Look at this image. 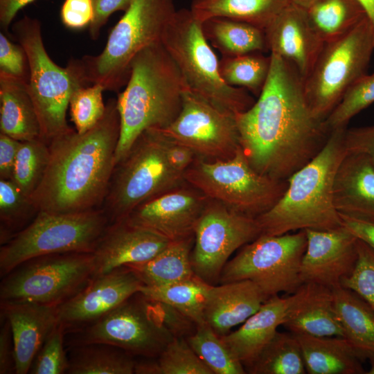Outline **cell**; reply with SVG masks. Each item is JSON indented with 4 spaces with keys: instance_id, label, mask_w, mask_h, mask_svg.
I'll return each instance as SVG.
<instances>
[{
    "instance_id": "obj_1",
    "label": "cell",
    "mask_w": 374,
    "mask_h": 374,
    "mask_svg": "<svg viewBox=\"0 0 374 374\" xmlns=\"http://www.w3.org/2000/svg\"><path fill=\"white\" fill-rule=\"evenodd\" d=\"M266 84L247 110L235 114L240 144L253 168L287 180L313 159L330 132L312 113L303 79L280 56L270 53Z\"/></svg>"
},
{
    "instance_id": "obj_2",
    "label": "cell",
    "mask_w": 374,
    "mask_h": 374,
    "mask_svg": "<svg viewBox=\"0 0 374 374\" xmlns=\"http://www.w3.org/2000/svg\"><path fill=\"white\" fill-rule=\"evenodd\" d=\"M121 123L116 99L106 104L102 119L91 130H75L53 139L49 161L30 197L38 211L73 213L100 208L115 167Z\"/></svg>"
},
{
    "instance_id": "obj_3",
    "label": "cell",
    "mask_w": 374,
    "mask_h": 374,
    "mask_svg": "<svg viewBox=\"0 0 374 374\" xmlns=\"http://www.w3.org/2000/svg\"><path fill=\"white\" fill-rule=\"evenodd\" d=\"M186 88L161 42L145 48L133 58L126 87L116 98L121 132L115 165L144 131L165 128L175 121Z\"/></svg>"
},
{
    "instance_id": "obj_4",
    "label": "cell",
    "mask_w": 374,
    "mask_h": 374,
    "mask_svg": "<svg viewBox=\"0 0 374 374\" xmlns=\"http://www.w3.org/2000/svg\"><path fill=\"white\" fill-rule=\"evenodd\" d=\"M346 128L332 130L319 153L287 179V188L277 203L256 218L260 235L342 226L334 204L333 188L336 172L346 153Z\"/></svg>"
},
{
    "instance_id": "obj_5",
    "label": "cell",
    "mask_w": 374,
    "mask_h": 374,
    "mask_svg": "<svg viewBox=\"0 0 374 374\" xmlns=\"http://www.w3.org/2000/svg\"><path fill=\"white\" fill-rule=\"evenodd\" d=\"M177 10L173 0H132L111 30L102 52L74 59L83 84L118 91L128 80L133 58L161 42Z\"/></svg>"
},
{
    "instance_id": "obj_6",
    "label": "cell",
    "mask_w": 374,
    "mask_h": 374,
    "mask_svg": "<svg viewBox=\"0 0 374 374\" xmlns=\"http://www.w3.org/2000/svg\"><path fill=\"white\" fill-rule=\"evenodd\" d=\"M186 183L169 162L166 139L157 129L144 131L114 168L101 209L109 223L125 219L138 206Z\"/></svg>"
},
{
    "instance_id": "obj_7",
    "label": "cell",
    "mask_w": 374,
    "mask_h": 374,
    "mask_svg": "<svg viewBox=\"0 0 374 374\" xmlns=\"http://www.w3.org/2000/svg\"><path fill=\"white\" fill-rule=\"evenodd\" d=\"M202 22L190 9L177 10L161 43L177 64L187 88L217 107L234 114L255 103L243 88L227 84L220 73V60L202 31Z\"/></svg>"
},
{
    "instance_id": "obj_8",
    "label": "cell",
    "mask_w": 374,
    "mask_h": 374,
    "mask_svg": "<svg viewBox=\"0 0 374 374\" xmlns=\"http://www.w3.org/2000/svg\"><path fill=\"white\" fill-rule=\"evenodd\" d=\"M12 30L28 57V89L39 118L41 138L48 144L73 129L66 121L70 98L76 87L85 85L71 59L63 68L51 58L37 19L24 15L12 24Z\"/></svg>"
},
{
    "instance_id": "obj_9",
    "label": "cell",
    "mask_w": 374,
    "mask_h": 374,
    "mask_svg": "<svg viewBox=\"0 0 374 374\" xmlns=\"http://www.w3.org/2000/svg\"><path fill=\"white\" fill-rule=\"evenodd\" d=\"M109 224L101 208L73 213L38 211L26 227L1 246V276L35 257L66 252L93 253Z\"/></svg>"
},
{
    "instance_id": "obj_10",
    "label": "cell",
    "mask_w": 374,
    "mask_h": 374,
    "mask_svg": "<svg viewBox=\"0 0 374 374\" xmlns=\"http://www.w3.org/2000/svg\"><path fill=\"white\" fill-rule=\"evenodd\" d=\"M184 179L208 198L253 218L271 208L288 185L287 180L275 179L255 170L241 147L226 160L197 157L185 171Z\"/></svg>"
},
{
    "instance_id": "obj_11",
    "label": "cell",
    "mask_w": 374,
    "mask_h": 374,
    "mask_svg": "<svg viewBox=\"0 0 374 374\" xmlns=\"http://www.w3.org/2000/svg\"><path fill=\"white\" fill-rule=\"evenodd\" d=\"M374 50V33L365 17L344 35L324 43L312 70L303 80L313 114L325 121L348 89L367 73Z\"/></svg>"
},
{
    "instance_id": "obj_12",
    "label": "cell",
    "mask_w": 374,
    "mask_h": 374,
    "mask_svg": "<svg viewBox=\"0 0 374 374\" xmlns=\"http://www.w3.org/2000/svg\"><path fill=\"white\" fill-rule=\"evenodd\" d=\"M95 277L93 253H52L29 259L3 276L0 300L59 305Z\"/></svg>"
},
{
    "instance_id": "obj_13",
    "label": "cell",
    "mask_w": 374,
    "mask_h": 374,
    "mask_svg": "<svg viewBox=\"0 0 374 374\" xmlns=\"http://www.w3.org/2000/svg\"><path fill=\"white\" fill-rule=\"evenodd\" d=\"M307 244L305 230L260 235L224 265L219 283L249 280L269 299L292 294L303 283L301 265Z\"/></svg>"
},
{
    "instance_id": "obj_14",
    "label": "cell",
    "mask_w": 374,
    "mask_h": 374,
    "mask_svg": "<svg viewBox=\"0 0 374 374\" xmlns=\"http://www.w3.org/2000/svg\"><path fill=\"white\" fill-rule=\"evenodd\" d=\"M70 332L74 334L73 346L103 344L146 357H157L174 339L140 292L96 321Z\"/></svg>"
},
{
    "instance_id": "obj_15",
    "label": "cell",
    "mask_w": 374,
    "mask_h": 374,
    "mask_svg": "<svg viewBox=\"0 0 374 374\" xmlns=\"http://www.w3.org/2000/svg\"><path fill=\"white\" fill-rule=\"evenodd\" d=\"M259 235L256 218L209 199L194 230L191 262L195 274L210 285H217L232 253Z\"/></svg>"
},
{
    "instance_id": "obj_16",
    "label": "cell",
    "mask_w": 374,
    "mask_h": 374,
    "mask_svg": "<svg viewBox=\"0 0 374 374\" xmlns=\"http://www.w3.org/2000/svg\"><path fill=\"white\" fill-rule=\"evenodd\" d=\"M170 141L191 149L208 161L233 157L239 148L235 114L222 109L186 88L181 109L168 126L157 129Z\"/></svg>"
},
{
    "instance_id": "obj_17",
    "label": "cell",
    "mask_w": 374,
    "mask_h": 374,
    "mask_svg": "<svg viewBox=\"0 0 374 374\" xmlns=\"http://www.w3.org/2000/svg\"><path fill=\"white\" fill-rule=\"evenodd\" d=\"M143 285L126 266L96 276L78 293L57 305L58 323L65 332L86 326L139 292Z\"/></svg>"
},
{
    "instance_id": "obj_18",
    "label": "cell",
    "mask_w": 374,
    "mask_h": 374,
    "mask_svg": "<svg viewBox=\"0 0 374 374\" xmlns=\"http://www.w3.org/2000/svg\"><path fill=\"white\" fill-rule=\"evenodd\" d=\"M208 199L186 182L138 206L125 220L171 241L188 238L194 236L195 225Z\"/></svg>"
},
{
    "instance_id": "obj_19",
    "label": "cell",
    "mask_w": 374,
    "mask_h": 374,
    "mask_svg": "<svg viewBox=\"0 0 374 374\" xmlns=\"http://www.w3.org/2000/svg\"><path fill=\"white\" fill-rule=\"evenodd\" d=\"M307 244L301 265L303 283L331 289L349 276L357 260V238L344 226L331 230L305 229Z\"/></svg>"
},
{
    "instance_id": "obj_20",
    "label": "cell",
    "mask_w": 374,
    "mask_h": 374,
    "mask_svg": "<svg viewBox=\"0 0 374 374\" xmlns=\"http://www.w3.org/2000/svg\"><path fill=\"white\" fill-rule=\"evenodd\" d=\"M171 242L163 235L127 220L109 224L93 251L95 276L145 262Z\"/></svg>"
},
{
    "instance_id": "obj_21",
    "label": "cell",
    "mask_w": 374,
    "mask_h": 374,
    "mask_svg": "<svg viewBox=\"0 0 374 374\" xmlns=\"http://www.w3.org/2000/svg\"><path fill=\"white\" fill-rule=\"evenodd\" d=\"M264 31L267 51L289 62L304 80L324 44L305 9L290 2Z\"/></svg>"
},
{
    "instance_id": "obj_22",
    "label": "cell",
    "mask_w": 374,
    "mask_h": 374,
    "mask_svg": "<svg viewBox=\"0 0 374 374\" xmlns=\"http://www.w3.org/2000/svg\"><path fill=\"white\" fill-rule=\"evenodd\" d=\"M1 315L10 325L15 373H28L37 353L58 324L57 306L26 301H1Z\"/></svg>"
},
{
    "instance_id": "obj_23",
    "label": "cell",
    "mask_w": 374,
    "mask_h": 374,
    "mask_svg": "<svg viewBox=\"0 0 374 374\" xmlns=\"http://www.w3.org/2000/svg\"><path fill=\"white\" fill-rule=\"evenodd\" d=\"M287 299L282 326L289 332L318 337L344 336L331 288L303 283Z\"/></svg>"
},
{
    "instance_id": "obj_24",
    "label": "cell",
    "mask_w": 374,
    "mask_h": 374,
    "mask_svg": "<svg viewBox=\"0 0 374 374\" xmlns=\"http://www.w3.org/2000/svg\"><path fill=\"white\" fill-rule=\"evenodd\" d=\"M333 197L339 215L374 223V165L366 154L346 151L335 174Z\"/></svg>"
},
{
    "instance_id": "obj_25",
    "label": "cell",
    "mask_w": 374,
    "mask_h": 374,
    "mask_svg": "<svg viewBox=\"0 0 374 374\" xmlns=\"http://www.w3.org/2000/svg\"><path fill=\"white\" fill-rule=\"evenodd\" d=\"M267 299L249 280L212 285L205 307V321L219 336L225 335L253 314Z\"/></svg>"
},
{
    "instance_id": "obj_26",
    "label": "cell",
    "mask_w": 374,
    "mask_h": 374,
    "mask_svg": "<svg viewBox=\"0 0 374 374\" xmlns=\"http://www.w3.org/2000/svg\"><path fill=\"white\" fill-rule=\"evenodd\" d=\"M288 299L279 295L267 299L261 307L233 332L221 336L245 369L250 366L282 326Z\"/></svg>"
},
{
    "instance_id": "obj_27",
    "label": "cell",
    "mask_w": 374,
    "mask_h": 374,
    "mask_svg": "<svg viewBox=\"0 0 374 374\" xmlns=\"http://www.w3.org/2000/svg\"><path fill=\"white\" fill-rule=\"evenodd\" d=\"M0 133L20 141L41 138L28 82L0 73Z\"/></svg>"
},
{
    "instance_id": "obj_28",
    "label": "cell",
    "mask_w": 374,
    "mask_h": 374,
    "mask_svg": "<svg viewBox=\"0 0 374 374\" xmlns=\"http://www.w3.org/2000/svg\"><path fill=\"white\" fill-rule=\"evenodd\" d=\"M295 336L301 346L307 373H366L364 362L344 337L305 334Z\"/></svg>"
},
{
    "instance_id": "obj_29",
    "label": "cell",
    "mask_w": 374,
    "mask_h": 374,
    "mask_svg": "<svg viewBox=\"0 0 374 374\" xmlns=\"http://www.w3.org/2000/svg\"><path fill=\"white\" fill-rule=\"evenodd\" d=\"M332 290L344 337L364 362L374 363V310L349 289L339 285Z\"/></svg>"
},
{
    "instance_id": "obj_30",
    "label": "cell",
    "mask_w": 374,
    "mask_h": 374,
    "mask_svg": "<svg viewBox=\"0 0 374 374\" xmlns=\"http://www.w3.org/2000/svg\"><path fill=\"white\" fill-rule=\"evenodd\" d=\"M291 0H192L189 8L202 23L211 18L245 22L265 30Z\"/></svg>"
},
{
    "instance_id": "obj_31",
    "label": "cell",
    "mask_w": 374,
    "mask_h": 374,
    "mask_svg": "<svg viewBox=\"0 0 374 374\" xmlns=\"http://www.w3.org/2000/svg\"><path fill=\"white\" fill-rule=\"evenodd\" d=\"M194 236L172 240L150 260L130 265V268L144 285L163 286L195 276L191 262Z\"/></svg>"
},
{
    "instance_id": "obj_32",
    "label": "cell",
    "mask_w": 374,
    "mask_h": 374,
    "mask_svg": "<svg viewBox=\"0 0 374 374\" xmlns=\"http://www.w3.org/2000/svg\"><path fill=\"white\" fill-rule=\"evenodd\" d=\"M202 27L208 43L222 56L267 51L264 30L253 25L216 17L203 21Z\"/></svg>"
},
{
    "instance_id": "obj_33",
    "label": "cell",
    "mask_w": 374,
    "mask_h": 374,
    "mask_svg": "<svg viewBox=\"0 0 374 374\" xmlns=\"http://www.w3.org/2000/svg\"><path fill=\"white\" fill-rule=\"evenodd\" d=\"M305 10L323 43L344 35L366 17L357 0H317Z\"/></svg>"
},
{
    "instance_id": "obj_34",
    "label": "cell",
    "mask_w": 374,
    "mask_h": 374,
    "mask_svg": "<svg viewBox=\"0 0 374 374\" xmlns=\"http://www.w3.org/2000/svg\"><path fill=\"white\" fill-rule=\"evenodd\" d=\"M212 285L195 275L167 285H143L139 292L150 301L171 305L197 325L205 322V307Z\"/></svg>"
},
{
    "instance_id": "obj_35",
    "label": "cell",
    "mask_w": 374,
    "mask_h": 374,
    "mask_svg": "<svg viewBox=\"0 0 374 374\" xmlns=\"http://www.w3.org/2000/svg\"><path fill=\"white\" fill-rule=\"evenodd\" d=\"M69 359V374H133L136 362L122 349L103 344L76 346Z\"/></svg>"
},
{
    "instance_id": "obj_36",
    "label": "cell",
    "mask_w": 374,
    "mask_h": 374,
    "mask_svg": "<svg viewBox=\"0 0 374 374\" xmlns=\"http://www.w3.org/2000/svg\"><path fill=\"white\" fill-rule=\"evenodd\" d=\"M246 371L251 374L307 373L295 335L277 331Z\"/></svg>"
},
{
    "instance_id": "obj_37",
    "label": "cell",
    "mask_w": 374,
    "mask_h": 374,
    "mask_svg": "<svg viewBox=\"0 0 374 374\" xmlns=\"http://www.w3.org/2000/svg\"><path fill=\"white\" fill-rule=\"evenodd\" d=\"M271 56L262 52L235 56H222L220 60V73L229 85L243 88L258 97L267 80Z\"/></svg>"
},
{
    "instance_id": "obj_38",
    "label": "cell",
    "mask_w": 374,
    "mask_h": 374,
    "mask_svg": "<svg viewBox=\"0 0 374 374\" xmlns=\"http://www.w3.org/2000/svg\"><path fill=\"white\" fill-rule=\"evenodd\" d=\"M136 374H213L186 338H174L154 361L136 362Z\"/></svg>"
},
{
    "instance_id": "obj_39",
    "label": "cell",
    "mask_w": 374,
    "mask_h": 374,
    "mask_svg": "<svg viewBox=\"0 0 374 374\" xmlns=\"http://www.w3.org/2000/svg\"><path fill=\"white\" fill-rule=\"evenodd\" d=\"M190 347L213 374H244L246 369L205 321L186 337Z\"/></svg>"
},
{
    "instance_id": "obj_40",
    "label": "cell",
    "mask_w": 374,
    "mask_h": 374,
    "mask_svg": "<svg viewBox=\"0 0 374 374\" xmlns=\"http://www.w3.org/2000/svg\"><path fill=\"white\" fill-rule=\"evenodd\" d=\"M37 213L30 198L12 179H0L1 245L26 227Z\"/></svg>"
},
{
    "instance_id": "obj_41",
    "label": "cell",
    "mask_w": 374,
    "mask_h": 374,
    "mask_svg": "<svg viewBox=\"0 0 374 374\" xmlns=\"http://www.w3.org/2000/svg\"><path fill=\"white\" fill-rule=\"evenodd\" d=\"M48 144L42 139L21 141L12 180L28 197L39 186L49 161Z\"/></svg>"
},
{
    "instance_id": "obj_42",
    "label": "cell",
    "mask_w": 374,
    "mask_h": 374,
    "mask_svg": "<svg viewBox=\"0 0 374 374\" xmlns=\"http://www.w3.org/2000/svg\"><path fill=\"white\" fill-rule=\"evenodd\" d=\"M374 103V73L365 74L346 91L341 100L324 123L330 132L346 128L358 113Z\"/></svg>"
},
{
    "instance_id": "obj_43",
    "label": "cell",
    "mask_w": 374,
    "mask_h": 374,
    "mask_svg": "<svg viewBox=\"0 0 374 374\" xmlns=\"http://www.w3.org/2000/svg\"><path fill=\"white\" fill-rule=\"evenodd\" d=\"M105 88L99 84L80 85L73 91L69 107L71 121L79 134L93 128L103 117L106 105L103 102Z\"/></svg>"
},
{
    "instance_id": "obj_44",
    "label": "cell",
    "mask_w": 374,
    "mask_h": 374,
    "mask_svg": "<svg viewBox=\"0 0 374 374\" xmlns=\"http://www.w3.org/2000/svg\"><path fill=\"white\" fill-rule=\"evenodd\" d=\"M357 249L354 270L341 280L340 285L355 292L374 310V250L359 239Z\"/></svg>"
},
{
    "instance_id": "obj_45",
    "label": "cell",
    "mask_w": 374,
    "mask_h": 374,
    "mask_svg": "<svg viewBox=\"0 0 374 374\" xmlns=\"http://www.w3.org/2000/svg\"><path fill=\"white\" fill-rule=\"evenodd\" d=\"M64 329L59 323L54 328L34 358L29 373H66L69 358L64 348Z\"/></svg>"
},
{
    "instance_id": "obj_46",
    "label": "cell",
    "mask_w": 374,
    "mask_h": 374,
    "mask_svg": "<svg viewBox=\"0 0 374 374\" xmlns=\"http://www.w3.org/2000/svg\"><path fill=\"white\" fill-rule=\"evenodd\" d=\"M0 73L28 82L30 70L28 57L19 44L12 43L0 32Z\"/></svg>"
},
{
    "instance_id": "obj_47",
    "label": "cell",
    "mask_w": 374,
    "mask_h": 374,
    "mask_svg": "<svg viewBox=\"0 0 374 374\" xmlns=\"http://www.w3.org/2000/svg\"><path fill=\"white\" fill-rule=\"evenodd\" d=\"M149 301L154 315L174 338H186L194 332L196 324L181 312L168 303Z\"/></svg>"
},
{
    "instance_id": "obj_48",
    "label": "cell",
    "mask_w": 374,
    "mask_h": 374,
    "mask_svg": "<svg viewBox=\"0 0 374 374\" xmlns=\"http://www.w3.org/2000/svg\"><path fill=\"white\" fill-rule=\"evenodd\" d=\"M93 17L92 0H64L60 9L62 24L71 30L89 26Z\"/></svg>"
},
{
    "instance_id": "obj_49",
    "label": "cell",
    "mask_w": 374,
    "mask_h": 374,
    "mask_svg": "<svg viewBox=\"0 0 374 374\" xmlns=\"http://www.w3.org/2000/svg\"><path fill=\"white\" fill-rule=\"evenodd\" d=\"M344 143L347 152L364 154L374 165V125L346 128Z\"/></svg>"
},
{
    "instance_id": "obj_50",
    "label": "cell",
    "mask_w": 374,
    "mask_h": 374,
    "mask_svg": "<svg viewBox=\"0 0 374 374\" xmlns=\"http://www.w3.org/2000/svg\"><path fill=\"white\" fill-rule=\"evenodd\" d=\"M132 0H92L94 17L89 26V35L92 39H97L101 28L110 16L118 11L125 12Z\"/></svg>"
},
{
    "instance_id": "obj_51",
    "label": "cell",
    "mask_w": 374,
    "mask_h": 374,
    "mask_svg": "<svg viewBox=\"0 0 374 374\" xmlns=\"http://www.w3.org/2000/svg\"><path fill=\"white\" fill-rule=\"evenodd\" d=\"M21 141L0 133V179H12Z\"/></svg>"
},
{
    "instance_id": "obj_52",
    "label": "cell",
    "mask_w": 374,
    "mask_h": 374,
    "mask_svg": "<svg viewBox=\"0 0 374 374\" xmlns=\"http://www.w3.org/2000/svg\"><path fill=\"white\" fill-rule=\"evenodd\" d=\"M3 323L0 330V373H15L14 342L10 325L2 315Z\"/></svg>"
},
{
    "instance_id": "obj_53",
    "label": "cell",
    "mask_w": 374,
    "mask_h": 374,
    "mask_svg": "<svg viewBox=\"0 0 374 374\" xmlns=\"http://www.w3.org/2000/svg\"><path fill=\"white\" fill-rule=\"evenodd\" d=\"M164 137L166 139V155L169 162L176 170L183 173L184 175L185 171L197 158L196 154L189 148L172 142L165 136Z\"/></svg>"
},
{
    "instance_id": "obj_54",
    "label": "cell",
    "mask_w": 374,
    "mask_h": 374,
    "mask_svg": "<svg viewBox=\"0 0 374 374\" xmlns=\"http://www.w3.org/2000/svg\"><path fill=\"white\" fill-rule=\"evenodd\" d=\"M342 226L374 250V223L340 215Z\"/></svg>"
},
{
    "instance_id": "obj_55",
    "label": "cell",
    "mask_w": 374,
    "mask_h": 374,
    "mask_svg": "<svg viewBox=\"0 0 374 374\" xmlns=\"http://www.w3.org/2000/svg\"><path fill=\"white\" fill-rule=\"evenodd\" d=\"M35 0H0V26L3 33L8 28L18 12Z\"/></svg>"
},
{
    "instance_id": "obj_56",
    "label": "cell",
    "mask_w": 374,
    "mask_h": 374,
    "mask_svg": "<svg viewBox=\"0 0 374 374\" xmlns=\"http://www.w3.org/2000/svg\"><path fill=\"white\" fill-rule=\"evenodd\" d=\"M369 19L374 33V0H357Z\"/></svg>"
},
{
    "instance_id": "obj_57",
    "label": "cell",
    "mask_w": 374,
    "mask_h": 374,
    "mask_svg": "<svg viewBox=\"0 0 374 374\" xmlns=\"http://www.w3.org/2000/svg\"><path fill=\"white\" fill-rule=\"evenodd\" d=\"M316 1L317 0H291V2L306 9Z\"/></svg>"
}]
</instances>
